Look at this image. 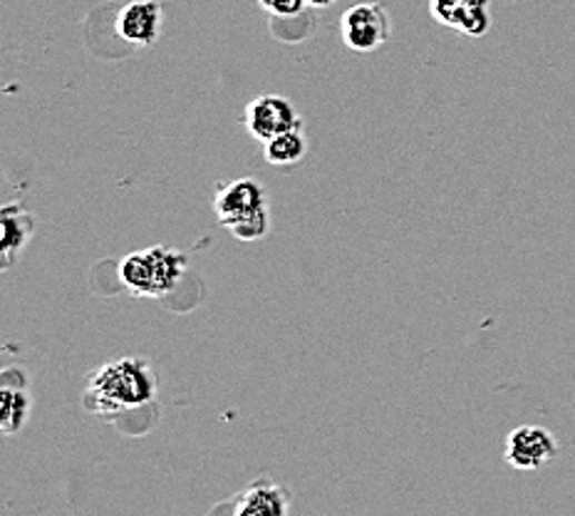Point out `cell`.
I'll list each match as a JSON object with an SVG mask.
<instances>
[{
  "instance_id": "16",
  "label": "cell",
  "mask_w": 575,
  "mask_h": 516,
  "mask_svg": "<svg viewBox=\"0 0 575 516\" xmlns=\"http://www.w3.org/2000/svg\"><path fill=\"white\" fill-rule=\"evenodd\" d=\"M306 3L308 8H328L335 3V0H306Z\"/></svg>"
},
{
  "instance_id": "9",
  "label": "cell",
  "mask_w": 575,
  "mask_h": 516,
  "mask_svg": "<svg viewBox=\"0 0 575 516\" xmlns=\"http://www.w3.org/2000/svg\"><path fill=\"white\" fill-rule=\"evenodd\" d=\"M3 268L13 264V258L26 249L30 241L32 229H36V221H32L26 209H20L18 204H8L3 209Z\"/></svg>"
},
{
  "instance_id": "10",
  "label": "cell",
  "mask_w": 575,
  "mask_h": 516,
  "mask_svg": "<svg viewBox=\"0 0 575 516\" xmlns=\"http://www.w3.org/2000/svg\"><path fill=\"white\" fill-rule=\"evenodd\" d=\"M308 142L303 129H293V132H284L274 139L264 142V157L268 165L274 167H290L298 165V161L306 157Z\"/></svg>"
},
{
  "instance_id": "5",
  "label": "cell",
  "mask_w": 575,
  "mask_h": 516,
  "mask_svg": "<svg viewBox=\"0 0 575 516\" xmlns=\"http://www.w3.org/2000/svg\"><path fill=\"white\" fill-rule=\"evenodd\" d=\"M246 129L251 137L268 142L284 132H293V129H303V120L288 97L284 95H258L246 105L244 115Z\"/></svg>"
},
{
  "instance_id": "15",
  "label": "cell",
  "mask_w": 575,
  "mask_h": 516,
  "mask_svg": "<svg viewBox=\"0 0 575 516\" xmlns=\"http://www.w3.org/2000/svg\"><path fill=\"white\" fill-rule=\"evenodd\" d=\"M464 6H472V8H489L492 0H462Z\"/></svg>"
},
{
  "instance_id": "13",
  "label": "cell",
  "mask_w": 575,
  "mask_h": 516,
  "mask_svg": "<svg viewBox=\"0 0 575 516\" xmlns=\"http://www.w3.org/2000/svg\"><path fill=\"white\" fill-rule=\"evenodd\" d=\"M258 6L276 18H296L308 8L306 0H258Z\"/></svg>"
},
{
  "instance_id": "4",
  "label": "cell",
  "mask_w": 575,
  "mask_h": 516,
  "mask_svg": "<svg viewBox=\"0 0 575 516\" xmlns=\"http://www.w3.org/2000/svg\"><path fill=\"white\" fill-rule=\"evenodd\" d=\"M340 38L353 52H375L393 38V18L373 0L357 3L340 18Z\"/></svg>"
},
{
  "instance_id": "2",
  "label": "cell",
  "mask_w": 575,
  "mask_h": 516,
  "mask_svg": "<svg viewBox=\"0 0 575 516\" xmlns=\"http://www.w3.org/2000/svg\"><path fill=\"white\" fill-rule=\"evenodd\" d=\"M266 189L254 177L226 181L216 189L214 214L238 241H260L270 229Z\"/></svg>"
},
{
  "instance_id": "12",
  "label": "cell",
  "mask_w": 575,
  "mask_h": 516,
  "mask_svg": "<svg viewBox=\"0 0 575 516\" xmlns=\"http://www.w3.org/2000/svg\"><path fill=\"white\" fill-rule=\"evenodd\" d=\"M489 28H492L489 8H472V6L462 3L457 23H454V30H459L462 36H466V38H482V36H486V32H489Z\"/></svg>"
},
{
  "instance_id": "11",
  "label": "cell",
  "mask_w": 575,
  "mask_h": 516,
  "mask_svg": "<svg viewBox=\"0 0 575 516\" xmlns=\"http://www.w3.org/2000/svg\"><path fill=\"white\" fill-rule=\"evenodd\" d=\"M30 410V400L26 390H13V387H3L0 393V427L6 435H16L23 429Z\"/></svg>"
},
{
  "instance_id": "1",
  "label": "cell",
  "mask_w": 575,
  "mask_h": 516,
  "mask_svg": "<svg viewBox=\"0 0 575 516\" xmlns=\"http://www.w3.org/2000/svg\"><path fill=\"white\" fill-rule=\"evenodd\" d=\"M157 397V375L145 358H117L97 368L85 385V407L95 415L139 410Z\"/></svg>"
},
{
  "instance_id": "7",
  "label": "cell",
  "mask_w": 575,
  "mask_h": 516,
  "mask_svg": "<svg viewBox=\"0 0 575 516\" xmlns=\"http://www.w3.org/2000/svg\"><path fill=\"white\" fill-rule=\"evenodd\" d=\"M161 3L159 0H132L117 13L115 30L127 46L149 48L161 36Z\"/></svg>"
},
{
  "instance_id": "14",
  "label": "cell",
  "mask_w": 575,
  "mask_h": 516,
  "mask_svg": "<svg viewBox=\"0 0 575 516\" xmlns=\"http://www.w3.org/2000/svg\"><path fill=\"white\" fill-rule=\"evenodd\" d=\"M459 8H462V0H429L432 18L437 20L439 26H447V28H454V23H457Z\"/></svg>"
},
{
  "instance_id": "3",
  "label": "cell",
  "mask_w": 575,
  "mask_h": 516,
  "mask_svg": "<svg viewBox=\"0 0 575 516\" xmlns=\"http://www.w3.org/2000/svg\"><path fill=\"white\" fill-rule=\"evenodd\" d=\"M189 266V256L174 251L169 246H149L142 251H132L119 264V281L129 294L142 298H159L171 294L184 278Z\"/></svg>"
},
{
  "instance_id": "8",
  "label": "cell",
  "mask_w": 575,
  "mask_h": 516,
  "mask_svg": "<svg viewBox=\"0 0 575 516\" xmlns=\"http://www.w3.org/2000/svg\"><path fill=\"white\" fill-rule=\"evenodd\" d=\"M236 516H286L290 512V494L284 484L258 479L234 497Z\"/></svg>"
},
{
  "instance_id": "6",
  "label": "cell",
  "mask_w": 575,
  "mask_h": 516,
  "mask_svg": "<svg viewBox=\"0 0 575 516\" xmlns=\"http://www.w3.org/2000/svg\"><path fill=\"white\" fill-rule=\"evenodd\" d=\"M558 455V439L538 425H521L506 439V462L518 472H534Z\"/></svg>"
}]
</instances>
